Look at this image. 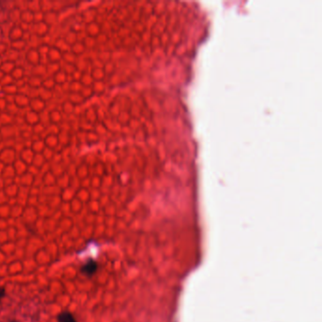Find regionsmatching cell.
<instances>
[{"label":"cell","instance_id":"cell-1","mask_svg":"<svg viewBox=\"0 0 322 322\" xmlns=\"http://www.w3.org/2000/svg\"><path fill=\"white\" fill-rule=\"evenodd\" d=\"M84 272L87 275H92L96 270V264L94 261H90L84 266Z\"/></svg>","mask_w":322,"mask_h":322},{"label":"cell","instance_id":"cell-3","mask_svg":"<svg viewBox=\"0 0 322 322\" xmlns=\"http://www.w3.org/2000/svg\"><path fill=\"white\" fill-rule=\"evenodd\" d=\"M4 294H5V290L3 288H0V300L4 296Z\"/></svg>","mask_w":322,"mask_h":322},{"label":"cell","instance_id":"cell-2","mask_svg":"<svg viewBox=\"0 0 322 322\" xmlns=\"http://www.w3.org/2000/svg\"><path fill=\"white\" fill-rule=\"evenodd\" d=\"M59 322H76L74 316L70 313H62L59 316Z\"/></svg>","mask_w":322,"mask_h":322}]
</instances>
